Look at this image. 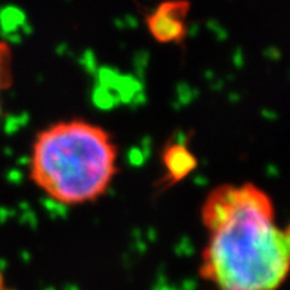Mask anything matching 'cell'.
<instances>
[{
  "instance_id": "3",
  "label": "cell",
  "mask_w": 290,
  "mask_h": 290,
  "mask_svg": "<svg viewBox=\"0 0 290 290\" xmlns=\"http://www.w3.org/2000/svg\"><path fill=\"white\" fill-rule=\"evenodd\" d=\"M150 28L154 37L162 42L179 39L184 33V17L181 15V6L168 5L160 8L153 15Z\"/></svg>"
},
{
  "instance_id": "1",
  "label": "cell",
  "mask_w": 290,
  "mask_h": 290,
  "mask_svg": "<svg viewBox=\"0 0 290 290\" xmlns=\"http://www.w3.org/2000/svg\"><path fill=\"white\" fill-rule=\"evenodd\" d=\"M207 244L200 277L210 290H277L290 274V222L255 184L219 185L201 207Z\"/></svg>"
},
{
  "instance_id": "2",
  "label": "cell",
  "mask_w": 290,
  "mask_h": 290,
  "mask_svg": "<svg viewBox=\"0 0 290 290\" xmlns=\"http://www.w3.org/2000/svg\"><path fill=\"white\" fill-rule=\"evenodd\" d=\"M117 145L104 127L85 120L59 121L37 135L30 175L52 200L85 204L107 193L117 173Z\"/></svg>"
},
{
  "instance_id": "5",
  "label": "cell",
  "mask_w": 290,
  "mask_h": 290,
  "mask_svg": "<svg viewBox=\"0 0 290 290\" xmlns=\"http://www.w3.org/2000/svg\"><path fill=\"white\" fill-rule=\"evenodd\" d=\"M12 59L11 49L6 43L0 42V113H2V97L3 92L11 86L12 82Z\"/></svg>"
},
{
  "instance_id": "4",
  "label": "cell",
  "mask_w": 290,
  "mask_h": 290,
  "mask_svg": "<svg viewBox=\"0 0 290 290\" xmlns=\"http://www.w3.org/2000/svg\"><path fill=\"white\" fill-rule=\"evenodd\" d=\"M163 163L168 172V178L173 182H178L194 169L195 159L187 147L172 145L165 153Z\"/></svg>"
}]
</instances>
